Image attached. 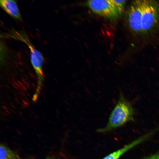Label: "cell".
I'll use <instances>...</instances> for the list:
<instances>
[{"label":"cell","instance_id":"5b68a950","mask_svg":"<svg viewBox=\"0 0 159 159\" xmlns=\"http://www.w3.org/2000/svg\"><path fill=\"white\" fill-rule=\"evenodd\" d=\"M143 0L132 1L126 14V20L131 32L134 35H142L141 27Z\"/></svg>","mask_w":159,"mask_h":159},{"label":"cell","instance_id":"6da1fadb","mask_svg":"<svg viewBox=\"0 0 159 159\" xmlns=\"http://www.w3.org/2000/svg\"><path fill=\"white\" fill-rule=\"evenodd\" d=\"M135 111L131 102L120 93L118 101L112 111L108 122L104 127L97 130L104 133L120 127L134 120Z\"/></svg>","mask_w":159,"mask_h":159},{"label":"cell","instance_id":"3957f363","mask_svg":"<svg viewBox=\"0 0 159 159\" xmlns=\"http://www.w3.org/2000/svg\"><path fill=\"white\" fill-rule=\"evenodd\" d=\"M141 27L142 35H153L159 29V3L143 0Z\"/></svg>","mask_w":159,"mask_h":159},{"label":"cell","instance_id":"30bf717a","mask_svg":"<svg viewBox=\"0 0 159 159\" xmlns=\"http://www.w3.org/2000/svg\"><path fill=\"white\" fill-rule=\"evenodd\" d=\"M46 159H57V158H46Z\"/></svg>","mask_w":159,"mask_h":159},{"label":"cell","instance_id":"9c48e42d","mask_svg":"<svg viewBox=\"0 0 159 159\" xmlns=\"http://www.w3.org/2000/svg\"><path fill=\"white\" fill-rule=\"evenodd\" d=\"M143 159H159V150L153 155Z\"/></svg>","mask_w":159,"mask_h":159},{"label":"cell","instance_id":"277c9868","mask_svg":"<svg viewBox=\"0 0 159 159\" xmlns=\"http://www.w3.org/2000/svg\"><path fill=\"white\" fill-rule=\"evenodd\" d=\"M4 36L6 37L16 39L25 43L30 50L31 62L37 74L39 76L43 74L42 67L44 59L43 56L36 49L25 33L21 31H14Z\"/></svg>","mask_w":159,"mask_h":159},{"label":"cell","instance_id":"52a82bcc","mask_svg":"<svg viewBox=\"0 0 159 159\" xmlns=\"http://www.w3.org/2000/svg\"><path fill=\"white\" fill-rule=\"evenodd\" d=\"M0 5L6 12L12 17L19 20L21 19V15L15 1L1 0Z\"/></svg>","mask_w":159,"mask_h":159},{"label":"cell","instance_id":"8992f818","mask_svg":"<svg viewBox=\"0 0 159 159\" xmlns=\"http://www.w3.org/2000/svg\"><path fill=\"white\" fill-rule=\"evenodd\" d=\"M154 134L152 131L143 135L117 150L106 156L102 159H119L125 153L146 140Z\"/></svg>","mask_w":159,"mask_h":159},{"label":"cell","instance_id":"7a4b0ae2","mask_svg":"<svg viewBox=\"0 0 159 159\" xmlns=\"http://www.w3.org/2000/svg\"><path fill=\"white\" fill-rule=\"evenodd\" d=\"M126 0H93L86 5L95 14L111 20L117 19L122 14Z\"/></svg>","mask_w":159,"mask_h":159},{"label":"cell","instance_id":"ba28073f","mask_svg":"<svg viewBox=\"0 0 159 159\" xmlns=\"http://www.w3.org/2000/svg\"><path fill=\"white\" fill-rule=\"evenodd\" d=\"M0 159H19L14 152L3 144L0 146Z\"/></svg>","mask_w":159,"mask_h":159}]
</instances>
